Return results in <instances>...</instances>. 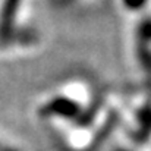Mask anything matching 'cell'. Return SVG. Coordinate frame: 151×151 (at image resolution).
Returning a JSON list of instances; mask_svg holds the SVG:
<instances>
[{
  "label": "cell",
  "mask_w": 151,
  "mask_h": 151,
  "mask_svg": "<svg viewBox=\"0 0 151 151\" xmlns=\"http://www.w3.org/2000/svg\"><path fill=\"white\" fill-rule=\"evenodd\" d=\"M24 0H3L0 7V38L9 40L16 31V21Z\"/></svg>",
  "instance_id": "cell-1"
},
{
  "label": "cell",
  "mask_w": 151,
  "mask_h": 151,
  "mask_svg": "<svg viewBox=\"0 0 151 151\" xmlns=\"http://www.w3.org/2000/svg\"><path fill=\"white\" fill-rule=\"evenodd\" d=\"M150 0H122V6L129 12H138L148 4Z\"/></svg>",
  "instance_id": "cell-2"
}]
</instances>
